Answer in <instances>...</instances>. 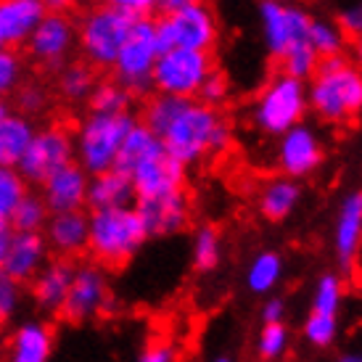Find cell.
<instances>
[{"label":"cell","instance_id":"cell-1","mask_svg":"<svg viewBox=\"0 0 362 362\" xmlns=\"http://www.w3.org/2000/svg\"><path fill=\"white\" fill-rule=\"evenodd\" d=\"M159 138L170 156L185 167H193L206 156L228 151L233 130L217 106H209L199 98H180L175 114L159 130Z\"/></svg>","mask_w":362,"mask_h":362},{"label":"cell","instance_id":"cell-2","mask_svg":"<svg viewBox=\"0 0 362 362\" xmlns=\"http://www.w3.org/2000/svg\"><path fill=\"white\" fill-rule=\"evenodd\" d=\"M307 82V101L320 122L349 124L362 117V69L344 53L320 59Z\"/></svg>","mask_w":362,"mask_h":362},{"label":"cell","instance_id":"cell-3","mask_svg":"<svg viewBox=\"0 0 362 362\" xmlns=\"http://www.w3.org/2000/svg\"><path fill=\"white\" fill-rule=\"evenodd\" d=\"M148 241L135 204L88 211V254L106 270H119Z\"/></svg>","mask_w":362,"mask_h":362},{"label":"cell","instance_id":"cell-4","mask_svg":"<svg viewBox=\"0 0 362 362\" xmlns=\"http://www.w3.org/2000/svg\"><path fill=\"white\" fill-rule=\"evenodd\" d=\"M135 21H138L135 13L109 3L85 8L77 19V48L82 53V61H88L95 69H111L122 45L130 37Z\"/></svg>","mask_w":362,"mask_h":362},{"label":"cell","instance_id":"cell-5","mask_svg":"<svg viewBox=\"0 0 362 362\" xmlns=\"http://www.w3.org/2000/svg\"><path fill=\"white\" fill-rule=\"evenodd\" d=\"M307 82L291 74H272L252 103V124L264 138H278L307 117Z\"/></svg>","mask_w":362,"mask_h":362},{"label":"cell","instance_id":"cell-6","mask_svg":"<svg viewBox=\"0 0 362 362\" xmlns=\"http://www.w3.org/2000/svg\"><path fill=\"white\" fill-rule=\"evenodd\" d=\"M135 122L138 119L132 117V111L103 114V111L88 109V114L77 124V130L71 132L74 135V161L88 175L114 167L122 141L127 138V132Z\"/></svg>","mask_w":362,"mask_h":362},{"label":"cell","instance_id":"cell-7","mask_svg":"<svg viewBox=\"0 0 362 362\" xmlns=\"http://www.w3.org/2000/svg\"><path fill=\"white\" fill-rule=\"evenodd\" d=\"M161 53L156 40V21L153 16H138L127 42L122 45L117 61L111 64L114 80L124 90L132 93V98H146L153 93V64Z\"/></svg>","mask_w":362,"mask_h":362},{"label":"cell","instance_id":"cell-8","mask_svg":"<svg viewBox=\"0 0 362 362\" xmlns=\"http://www.w3.org/2000/svg\"><path fill=\"white\" fill-rule=\"evenodd\" d=\"M156 21V40L159 48H191V51H214L220 42V21L211 6L204 0L177 8L172 13H161Z\"/></svg>","mask_w":362,"mask_h":362},{"label":"cell","instance_id":"cell-9","mask_svg":"<svg viewBox=\"0 0 362 362\" xmlns=\"http://www.w3.org/2000/svg\"><path fill=\"white\" fill-rule=\"evenodd\" d=\"M114 310V293H111L109 270L98 262L74 264L69 293L64 299L59 315L69 325H85V322L103 317Z\"/></svg>","mask_w":362,"mask_h":362},{"label":"cell","instance_id":"cell-10","mask_svg":"<svg viewBox=\"0 0 362 362\" xmlns=\"http://www.w3.org/2000/svg\"><path fill=\"white\" fill-rule=\"evenodd\" d=\"M211 69H214V59L209 51L167 48L156 56V64H153V93L196 98Z\"/></svg>","mask_w":362,"mask_h":362},{"label":"cell","instance_id":"cell-11","mask_svg":"<svg viewBox=\"0 0 362 362\" xmlns=\"http://www.w3.org/2000/svg\"><path fill=\"white\" fill-rule=\"evenodd\" d=\"M74 161V135L64 124H45L37 127L30 146L19 159L16 170L30 185H40L53 172Z\"/></svg>","mask_w":362,"mask_h":362},{"label":"cell","instance_id":"cell-12","mask_svg":"<svg viewBox=\"0 0 362 362\" xmlns=\"http://www.w3.org/2000/svg\"><path fill=\"white\" fill-rule=\"evenodd\" d=\"M30 59L42 69H61L77 51V21L69 11H45L24 42Z\"/></svg>","mask_w":362,"mask_h":362},{"label":"cell","instance_id":"cell-13","mask_svg":"<svg viewBox=\"0 0 362 362\" xmlns=\"http://www.w3.org/2000/svg\"><path fill=\"white\" fill-rule=\"evenodd\" d=\"M312 16L296 3H281V0H262L259 3V30L264 51L270 59L281 61L286 53L307 42Z\"/></svg>","mask_w":362,"mask_h":362},{"label":"cell","instance_id":"cell-14","mask_svg":"<svg viewBox=\"0 0 362 362\" xmlns=\"http://www.w3.org/2000/svg\"><path fill=\"white\" fill-rule=\"evenodd\" d=\"M325 161V148L317 130L310 124H293L291 130L278 135V148H275V167L281 175L293 177V180H304L322 167Z\"/></svg>","mask_w":362,"mask_h":362},{"label":"cell","instance_id":"cell-15","mask_svg":"<svg viewBox=\"0 0 362 362\" xmlns=\"http://www.w3.org/2000/svg\"><path fill=\"white\" fill-rule=\"evenodd\" d=\"M185 177L188 167L170 156L167 151L156 153L151 159L141 161L130 172L135 199H153V196H167V193L185 191Z\"/></svg>","mask_w":362,"mask_h":362},{"label":"cell","instance_id":"cell-16","mask_svg":"<svg viewBox=\"0 0 362 362\" xmlns=\"http://www.w3.org/2000/svg\"><path fill=\"white\" fill-rule=\"evenodd\" d=\"M135 209L148 230V238L177 235L191 222V204H188L185 191L153 196V199H135Z\"/></svg>","mask_w":362,"mask_h":362},{"label":"cell","instance_id":"cell-17","mask_svg":"<svg viewBox=\"0 0 362 362\" xmlns=\"http://www.w3.org/2000/svg\"><path fill=\"white\" fill-rule=\"evenodd\" d=\"M362 252V188L341 199L333 225V257L341 270H352Z\"/></svg>","mask_w":362,"mask_h":362},{"label":"cell","instance_id":"cell-18","mask_svg":"<svg viewBox=\"0 0 362 362\" xmlns=\"http://www.w3.org/2000/svg\"><path fill=\"white\" fill-rule=\"evenodd\" d=\"M71 275H74V259L56 257V259L45 262L30 281V299L35 310L42 315H59L64 299L69 293Z\"/></svg>","mask_w":362,"mask_h":362},{"label":"cell","instance_id":"cell-19","mask_svg":"<svg viewBox=\"0 0 362 362\" xmlns=\"http://www.w3.org/2000/svg\"><path fill=\"white\" fill-rule=\"evenodd\" d=\"M88 180L90 175L77 161H69L66 167L53 172L51 177H45L37 188L51 211H71L88 206Z\"/></svg>","mask_w":362,"mask_h":362},{"label":"cell","instance_id":"cell-20","mask_svg":"<svg viewBox=\"0 0 362 362\" xmlns=\"http://www.w3.org/2000/svg\"><path fill=\"white\" fill-rule=\"evenodd\" d=\"M42 235L56 257L77 259L82 254H88V211H51V217L42 228Z\"/></svg>","mask_w":362,"mask_h":362},{"label":"cell","instance_id":"cell-21","mask_svg":"<svg viewBox=\"0 0 362 362\" xmlns=\"http://www.w3.org/2000/svg\"><path fill=\"white\" fill-rule=\"evenodd\" d=\"M56 352V331L51 322L32 317L21 320L8 336V360L48 362Z\"/></svg>","mask_w":362,"mask_h":362},{"label":"cell","instance_id":"cell-22","mask_svg":"<svg viewBox=\"0 0 362 362\" xmlns=\"http://www.w3.org/2000/svg\"><path fill=\"white\" fill-rule=\"evenodd\" d=\"M48 257H51V249H48L42 230H13L3 270L13 275L16 281L30 283L37 275V270L48 262Z\"/></svg>","mask_w":362,"mask_h":362},{"label":"cell","instance_id":"cell-23","mask_svg":"<svg viewBox=\"0 0 362 362\" xmlns=\"http://www.w3.org/2000/svg\"><path fill=\"white\" fill-rule=\"evenodd\" d=\"M45 16L42 0H0V35L8 48L27 42L35 24Z\"/></svg>","mask_w":362,"mask_h":362},{"label":"cell","instance_id":"cell-24","mask_svg":"<svg viewBox=\"0 0 362 362\" xmlns=\"http://www.w3.org/2000/svg\"><path fill=\"white\" fill-rule=\"evenodd\" d=\"M299 204H302V185L286 175L267 180L257 193V211L267 222L288 220Z\"/></svg>","mask_w":362,"mask_h":362},{"label":"cell","instance_id":"cell-25","mask_svg":"<svg viewBox=\"0 0 362 362\" xmlns=\"http://www.w3.org/2000/svg\"><path fill=\"white\" fill-rule=\"evenodd\" d=\"M135 204V188L130 175L119 167H109L95 172L88 180V209H103V206H127Z\"/></svg>","mask_w":362,"mask_h":362},{"label":"cell","instance_id":"cell-26","mask_svg":"<svg viewBox=\"0 0 362 362\" xmlns=\"http://www.w3.org/2000/svg\"><path fill=\"white\" fill-rule=\"evenodd\" d=\"M35 122L21 111L11 109L0 117V167H16L35 135Z\"/></svg>","mask_w":362,"mask_h":362},{"label":"cell","instance_id":"cell-27","mask_svg":"<svg viewBox=\"0 0 362 362\" xmlns=\"http://www.w3.org/2000/svg\"><path fill=\"white\" fill-rule=\"evenodd\" d=\"M161 151H164L161 138L151 127H146V124L138 119L130 127L127 138L122 141V148H119V153H117V164H114V167H119V170H124L130 175L141 161L151 159V156H156V153H161Z\"/></svg>","mask_w":362,"mask_h":362},{"label":"cell","instance_id":"cell-28","mask_svg":"<svg viewBox=\"0 0 362 362\" xmlns=\"http://www.w3.org/2000/svg\"><path fill=\"white\" fill-rule=\"evenodd\" d=\"M95 82V66L88 61H66L61 69H56V93L66 103H85Z\"/></svg>","mask_w":362,"mask_h":362},{"label":"cell","instance_id":"cell-29","mask_svg":"<svg viewBox=\"0 0 362 362\" xmlns=\"http://www.w3.org/2000/svg\"><path fill=\"white\" fill-rule=\"evenodd\" d=\"M283 272H286V262L278 252H259L249 262V267H246V275H243V281H246V288L254 293V296H267L272 293L283 281Z\"/></svg>","mask_w":362,"mask_h":362},{"label":"cell","instance_id":"cell-30","mask_svg":"<svg viewBox=\"0 0 362 362\" xmlns=\"http://www.w3.org/2000/svg\"><path fill=\"white\" fill-rule=\"evenodd\" d=\"M222 262V235L217 228L204 225L193 233L191 264L196 272H214Z\"/></svg>","mask_w":362,"mask_h":362},{"label":"cell","instance_id":"cell-31","mask_svg":"<svg viewBox=\"0 0 362 362\" xmlns=\"http://www.w3.org/2000/svg\"><path fill=\"white\" fill-rule=\"evenodd\" d=\"M132 93L124 90L117 80H98L88 95V109L103 111V114H119V111H132Z\"/></svg>","mask_w":362,"mask_h":362},{"label":"cell","instance_id":"cell-32","mask_svg":"<svg viewBox=\"0 0 362 362\" xmlns=\"http://www.w3.org/2000/svg\"><path fill=\"white\" fill-rule=\"evenodd\" d=\"M307 42H310L315 53L325 59V56H339L346 48V35L336 21L328 19H312L310 32H307Z\"/></svg>","mask_w":362,"mask_h":362},{"label":"cell","instance_id":"cell-33","mask_svg":"<svg viewBox=\"0 0 362 362\" xmlns=\"http://www.w3.org/2000/svg\"><path fill=\"white\" fill-rule=\"evenodd\" d=\"M302 336L312 349H331L339 339V315L312 310L302 325Z\"/></svg>","mask_w":362,"mask_h":362},{"label":"cell","instance_id":"cell-34","mask_svg":"<svg viewBox=\"0 0 362 362\" xmlns=\"http://www.w3.org/2000/svg\"><path fill=\"white\" fill-rule=\"evenodd\" d=\"M48 217H51V209L45 206L42 196L30 191L19 204H16V209L11 214L8 225L13 230H42Z\"/></svg>","mask_w":362,"mask_h":362},{"label":"cell","instance_id":"cell-35","mask_svg":"<svg viewBox=\"0 0 362 362\" xmlns=\"http://www.w3.org/2000/svg\"><path fill=\"white\" fill-rule=\"evenodd\" d=\"M291 346V331L286 320L262 322V331L257 336V357L259 360H283Z\"/></svg>","mask_w":362,"mask_h":362},{"label":"cell","instance_id":"cell-36","mask_svg":"<svg viewBox=\"0 0 362 362\" xmlns=\"http://www.w3.org/2000/svg\"><path fill=\"white\" fill-rule=\"evenodd\" d=\"M30 182L16 167H0V222H8L16 204L30 193Z\"/></svg>","mask_w":362,"mask_h":362},{"label":"cell","instance_id":"cell-37","mask_svg":"<svg viewBox=\"0 0 362 362\" xmlns=\"http://www.w3.org/2000/svg\"><path fill=\"white\" fill-rule=\"evenodd\" d=\"M344 302V281L336 272H325L315 283L312 291V310L315 312H328V315H339Z\"/></svg>","mask_w":362,"mask_h":362},{"label":"cell","instance_id":"cell-38","mask_svg":"<svg viewBox=\"0 0 362 362\" xmlns=\"http://www.w3.org/2000/svg\"><path fill=\"white\" fill-rule=\"evenodd\" d=\"M27 302V288L24 283L16 281L13 275L0 267V325H8L19 317V312L24 310Z\"/></svg>","mask_w":362,"mask_h":362},{"label":"cell","instance_id":"cell-39","mask_svg":"<svg viewBox=\"0 0 362 362\" xmlns=\"http://www.w3.org/2000/svg\"><path fill=\"white\" fill-rule=\"evenodd\" d=\"M27 80V64L16 48H0V98H11Z\"/></svg>","mask_w":362,"mask_h":362},{"label":"cell","instance_id":"cell-40","mask_svg":"<svg viewBox=\"0 0 362 362\" xmlns=\"http://www.w3.org/2000/svg\"><path fill=\"white\" fill-rule=\"evenodd\" d=\"M317 64H320V56L315 53V48H312L310 42H302V45L291 48V51H288L281 59V66H283L281 71H286V74H291V77H299V80L307 82L312 74H315Z\"/></svg>","mask_w":362,"mask_h":362},{"label":"cell","instance_id":"cell-41","mask_svg":"<svg viewBox=\"0 0 362 362\" xmlns=\"http://www.w3.org/2000/svg\"><path fill=\"white\" fill-rule=\"evenodd\" d=\"M13 101H16V111H21V114H27V117H40L42 111L48 109V103H51V95H48V90L42 88L40 82H21L19 90L11 95Z\"/></svg>","mask_w":362,"mask_h":362},{"label":"cell","instance_id":"cell-42","mask_svg":"<svg viewBox=\"0 0 362 362\" xmlns=\"http://www.w3.org/2000/svg\"><path fill=\"white\" fill-rule=\"evenodd\" d=\"M196 98L204 103H209V106H220V103H225L230 98V82H228V77H225L222 71L211 69V74L204 80L202 90H199Z\"/></svg>","mask_w":362,"mask_h":362},{"label":"cell","instance_id":"cell-43","mask_svg":"<svg viewBox=\"0 0 362 362\" xmlns=\"http://www.w3.org/2000/svg\"><path fill=\"white\" fill-rule=\"evenodd\" d=\"M336 24L341 27L346 37H360L362 35V0H354L349 6H344Z\"/></svg>","mask_w":362,"mask_h":362},{"label":"cell","instance_id":"cell-44","mask_svg":"<svg viewBox=\"0 0 362 362\" xmlns=\"http://www.w3.org/2000/svg\"><path fill=\"white\" fill-rule=\"evenodd\" d=\"M177 357H180V349L170 339H156L141 352L143 362H175Z\"/></svg>","mask_w":362,"mask_h":362},{"label":"cell","instance_id":"cell-45","mask_svg":"<svg viewBox=\"0 0 362 362\" xmlns=\"http://www.w3.org/2000/svg\"><path fill=\"white\" fill-rule=\"evenodd\" d=\"M101 3L117 6L122 11H130L135 16H153V13H159L161 6V0H101Z\"/></svg>","mask_w":362,"mask_h":362},{"label":"cell","instance_id":"cell-46","mask_svg":"<svg viewBox=\"0 0 362 362\" xmlns=\"http://www.w3.org/2000/svg\"><path fill=\"white\" fill-rule=\"evenodd\" d=\"M286 320V302L281 296L267 293V299L262 304V322H281Z\"/></svg>","mask_w":362,"mask_h":362},{"label":"cell","instance_id":"cell-47","mask_svg":"<svg viewBox=\"0 0 362 362\" xmlns=\"http://www.w3.org/2000/svg\"><path fill=\"white\" fill-rule=\"evenodd\" d=\"M11 238H13V228H11L8 222H0V267H3V262H6Z\"/></svg>","mask_w":362,"mask_h":362},{"label":"cell","instance_id":"cell-48","mask_svg":"<svg viewBox=\"0 0 362 362\" xmlns=\"http://www.w3.org/2000/svg\"><path fill=\"white\" fill-rule=\"evenodd\" d=\"M193 3H199V0H161L159 13H172V11H177V8H185V6H193Z\"/></svg>","mask_w":362,"mask_h":362},{"label":"cell","instance_id":"cell-49","mask_svg":"<svg viewBox=\"0 0 362 362\" xmlns=\"http://www.w3.org/2000/svg\"><path fill=\"white\" fill-rule=\"evenodd\" d=\"M74 0H42L45 11H69Z\"/></svg>","mask_w":362,"mask_h":362},{"label":"cell","instance_id":"cell-50","mask_svg":"<svg viewBox=\"0 0 362 362\" xmlns=\"http://www.w3.org/2000/svg\"><path fill=\"white\" fill-rule=\"evenodd\" d=\"M352 56H354V64L362 69V35L360 37H354V48H352Z\"/></svg>","mask_w":362,"mask_h":362},{"label":"cell","instance_id":"cell-51","mask_svg":"<svg viewBox=\"0 0 362 362\" xmlns=\"http://www.w3.org/2000/svg\"><path fill=\"white\" fill-rule=\"evenodd\" d=\"M11 111V106H8V98H0V117H6Z\"/></svg>","mask_w":362,"mask_h":362},{"label":"cell","instance_id":"cell-52","mask_svg":"<svg viewBox=\"0 0 362 362\" xmlns=\"http://www.w3.org/2000/svg\"><path fill=\"white\" fill-rule=\"evenodd\" d=\"M0 48H8V45H6V40H3V35H0Z\"/></svg>","mask_w":362,"mask_h":362},{"label":"cell","instance_id":"cell-53","mask_svg":"<svg viewBox=\"0 0 362 362\" xmlns=\"http://www.w3.org/2000/svg\"><path fill=\"white\" fill-rule=\"evenodd\" d=\"M0 344H3V325H0Z\"/></svg>","mask_w":362,"mask_h":362},{"label":"cell","instance_id":"cell-54","mask_svg":"<svg viewBox=\"0 0 362 362\" xmlns=\"http://www.w3.org/2000/svg\"><path fill=\"white\" fill-rule=\"evenodd\" d=\"M281 3H291V0H281Z\"/></svg>","mask_w":362,"mask_h":362}]
</instances>
